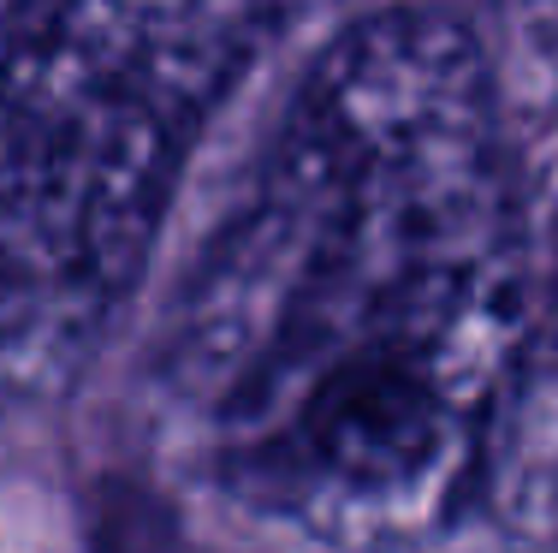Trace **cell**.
Returning <instances> with one entry per match:
<instances>
[{"instance_id":"cell-2","label":"cell","mask_w":558,"mask_h":553,"mask_svg":"<svg viewBox=\"0 0 558 553\" xmlns=\"http://www.w3.org/2000/svg\"><path fill=\"white\" fill-rule=\"evenodd\" d=\"M482 494L517 548L558 553V375L505 405Z\"/></svg>"},{"instance_id":"cell-3","label":"cell","mask_w":558,"mask_h":553,"mask_svg":"<svg viewBox=\"0 0 558 553\" xmlns=\"http://www.w3.org/2000/svg\"><path fill=\"white\" fill-rule=\"evenodd\" d=\"M77 0H0V101L48 60Z\"/></svg>"},{"instance_id":"cell-1","label":"cell","mask_w":558,"mask_h":553,"mask_svg":"<svg viewBox=\"0 0 558 553\" xmlns=\"http://www.w3.org/2000/svg\"><path fill=\"white\" fill-rule=\"evenodd\" d=\"M238 72L172 0H77L0 101V369L48 381L137 286L191 125Z\"/></svg>"}]
</instances>
